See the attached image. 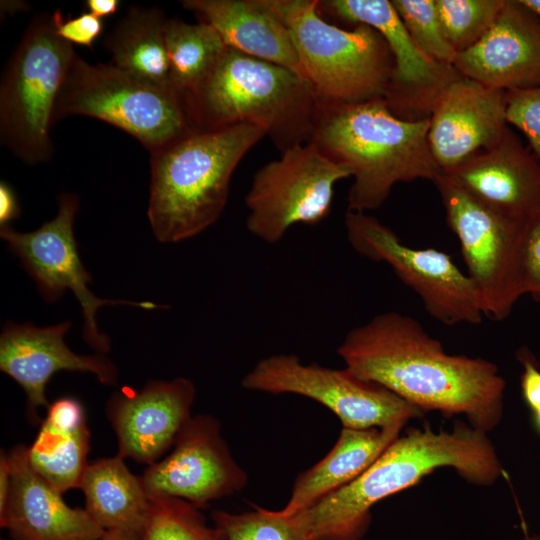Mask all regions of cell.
<instances>
[{"label":"cell","instance_id":"6da1fadb","mask_svg":"<svg viewBox=\"0 0 540 540\" xmlns=\"http://www.w3.org/2000/svg\"><path fill=\"white\" fill-rule=\"evenodd\" d=\"M345 367L424 413L463 415L482 432L501 421L506 383L493 362L446 353L414 318L395 312L350 330L337 348Z\"/></svg>","mask_w":540,"mask_h":540},{"label":"cell","instance_id":"7a4b0ae2","mask_svg":"<svg viewBox=\"0 0 540 540\" xmlns=\"http://www.w3.org/2000/svg\"><path fill=\"white\" fill-rule=\"evenodd\" d=\"M440 467H451L465 481L489 486L502 474L487 433L456 421L451 431L410 428L355 480L295 515L306 540H361L371 508L417 484Z\"/></svg>","mask_w":540,"mask_h":540},{"label":"cell","instance_id":"3957f363","mask_svg":"<svg viewBox=\"0 0 540 540\" xmlns=\"http://www.w3.org/2000/svg\"><path fill=\"white\" fill-rule=\"evenodd\" d=\"M429 119L396 117L384 99L358 104L318 102L309 140L353 178L347 211L383 205L400 182L434 180L441 173L428 143Z\"/></svg>","mask_w":540,"mask_h":540},{"label":"cell","instance_id":"277c9868","mask_svg":"<svg viewBox=\"0 0 540 540\" xmlns=\"http://www.w3.org/2000/svg\"><path fill=\"white\" fill-rule=\"evenodd\" d=\"M265 136L260 127L242 123L195 130L150 153L147 215L156 239L177 243L214 224L227 204L235 169Z\"/></svg>","mask_w":540,"mask_h":540},{"label":"cell","instance_id":"5b68a950","mask_svg":"<svg viewBox=\"0 0 540 540\" xmlns=\"http://www.w3.org/2000/svg\"><path fill=\"white\" fill-rule=\"evenodd\" d=\"M189 96L198 130L253 124L281 153L309 142L318 107L301 74L229 47Z\"/></svg>","mask_w":540,"mask_h":540},{"label":"cell","instance_id":"8992f818","mask_svg":"<svg viewBox=\"0 0 540 540\" xmlns=\"http://www.w3.org/2000/svg\"><path fill=\"white\" fill-rule=\"evenodd\" d=\"M286 24L302 76L318 102L358 104L384 99L394 71L382 35L359 24L343 29L321 16L318 0H268Z\"/></svg>","mask_w":540,"mask_h":540},{"label":"cell","instance_id":"52a82bcc","mask_svg":"<svg viewBox=\"0 0 540 540\" xmlns=\"http://www.w3.org/2000/svg\"><path fill=\"white\" fill-rule=\"evenodd\" d=\"M72 115L113 125L150 153L198 130L188 94L138 79L111 63L90 64L77 54L58 94L53 125Z\"/></svg>","mask_w":540,"mask_h":540},{"label":"cell","instance_id":"ba28073f","mask_svg":"<svg viewBox=\"0 0 540 540\" xmlns=\"http://www.w3.org/2000/svg\"><path fill=\"white\" fill-rule=\"evenodd\" d=\"M76 52L59 37L53 12L36 14L11 54L0 82V140L28 165L50 160L54 106Z\"/></svg>","mask_w":540,"mask_h":540},{"label":"cell","instance_id":"9c48e42d","mask_svg":"<svg viewBox=\"0 0 540 540\" xmlns=\"http://www.w3.org/2000/svg\"><path fill=\"white\" fill-rule=\"evenodd\" d=\"M433 183L441 196L446 222L459 240L484 316L506 319L523 295L520 254L525 220L492 210L441 173Z\"/></svg>","mask_w":540,"mask_h":540},{"label":"cell","instance_id":"30bf717a","mask_svg":"<svg viewBox=\"0 0 540 540\" xmlns=\"http://www.w3.org/2000/svg\"><path fill=\"white\" fill-rule=\"evenodd\" d=\"M350 171L312 143L294 146L260 167L245 195L246 227L268 244L296 224L316 225L330 213L335 186Z\"/></svg>","mask_w":540,"mask_h":540},{"label":"cell","instance_id":"8fae6325","mask_svg":"<svg viewBox=\"0 0 540 540\" xmlns=\"http://www.w3.org/2000/svg\"><path fill=\"white\" fill-rule=\"evenodd\" d=\"M241 384L248 390L310 398L331 410L346 428L406 425L410 419L424 414L386 387L361 378L346 367L305 364L295 354L261 359Z\"/></svg>","mask_w":540,"mask_h":540},{"label":"cell","instance_id":"7c38bea8","mask_svg":"<svg viewBox=\"0 0 540 540\" xmlns=\"http://www.w3.org/2000/svg\"><path fill=\"white\" fill-rule=\"evenodd\" d=\"M344 223L352 248L388 264L434 319L447 326L482 321L484 314L472 281L448 254L405 245L391 228L368 213L347 211Z\"/></svg>","mask_w":540,"mask_h":540},{"label":"cell","instance_id":"4fadbf2b","mask_svg":"<svg viewBox=\"0 0 540 540\" xmlns=\"http://www.w3.org/2000/svg\"><path fill=\"white\" fill-rule=\"evenodd\" d=\"M79 209V197L62 193L58 197L57 215L31 232L21 233L10 226L2 227L1 238L19 257L22 267L35 280L46 302H55L71 290L81 305L83 338L98 353L110 350L109 338L98 330L95 314L102 305L127 304L142 309L163 308L150 301L133 302L96 297L88 288L91 275L84 268L74 237L73 223Z\"/></svg>","mask_w":540,"mask_h":540},{"label":"cell","instance_id":"5bb4252c","mask_svg":"<svg viewBox=\"0 0 540 540\" xmlns=\"http://www.w3.org/2000/svg\"><path fill=\"white\" fill-rule=\"evenodd\" d=\"M149 498L172 497L199 508L242 491L248 482L222 437L221 423L210 414L192 415L168 455L141 476Z\"/></svg>","mask_w":540,"mask_h":540},{"label":"cell","instance_id":"9a60e30c","mask_svg":"<svg viewBox=\"0 0 540 540\" xmlns=\"http://www.w3.org/2000/svg\"><path fill=\"white\" fill-rule=\"evenodd\" d=\"M318 10L350 24L370 26L382 35L394 59L384 100L400 119H429L439 95L461 76L454 66L438 63L420 50L389 0H318Z\"/></svg>","mask_w":540,"mask_h":540},{"label":"cell","instance_id":"2e32d148","mask_svg":"<svg viewBox=\"0 0 540 540\" xmlns=\"http://www.w3.org/2000/svg\"><path fill=\"white\" fill-rule=\"evenodd\" d=\"M71 322L47 327L7 322L0 335V370L26 394V415L31 424L40 421L39 409H47L46 387L59 371L89 372L105 385H116L118 370L105 355H79L64 341Z\"/></svg>","mask_w":540,"mask_h":540},{"label":"cell","instance_id":"e0dca14e","mask_svg":"<svg viewBox=\"0 0 540 540\" xmlns=\"http://www.w3.org/2000/svg\"><path fill=\"white\" fill-rule=\"evenodd\" d=\"M195 396L193 382L184 377L115 391L106 414L117 437V454L148 465L160 460L192 416Z\"/></svg>","mask_w":540,"mask_h":540},{"label":"cell","instance_id":"ac0fdd59","mask_svg":"<svg viewBox=\"0 0 540 540\" xmlns=\"http://www.w3.org/2000/svg\"><path fill=\"white\" fill-rule=\"evenodd\" d=\"M506 92L459 76L437 98L428 143L441 172L494 145L508 130Z\"/></svg>","mask_w":540,"mask_h":540},{"label":"cell","instance_id":"d6986e66","mask_svg":"<svg viewBox=\"0 0 540 540\" xmlns=\"http://www.w3.org/2000/svg\"><path fill=\"white\" fill-rule=\"evenodd\" d=\"M467 78L505 92L540 86V17L522 0H505L495 23L454 62Z\"/></svg>","mask_w":540,"mask_h":540},{"label":"cell","instance_id":"ffe728a7","mask_svg":"<svg viewBox=\"0 0 540 540\" xmlns=\"http://www.w3.org/2000/svg\"><path fill=\"white\" fill-rule=\"evenodd\" d=\"M441 174L505 216L526 220L540 209V159L509 128L494 145Z\"/></svg>","mask_w":540,"mask_h":540},{"label":"cell","instance_id":"44dd1931","mask_svg":"<svg viewBox=\"0 0 540 540\" xmlns=\"http://www.w3.org/2000/svg\"><path fill=\"white\" fill-rule=\"evenodd\" d=\"M27 446L9 452L11 488L0 526L14 540H96L102 529L82 508H73L62 493L29 465Z\"/></svg>","mask_w":540,"mask_h":540},{"label":"cell","instance_id":"7402d4cb","mask_svg":"<svg viewBox=\"0 0 540 540\" xmlns=\"http://www.w3.org/2000/svg\"><path fill=\"white\" fill-rule=\"evenodd\" d=\"M181 5L211 25L227 47L302 75L290 32L268 0H183Z\"/></svg>","mask_w":540,"mask_h":540},{"label":"cell","instance_id":"603a6c76","mask_svg":"<svg viewBox=\"0 0 540 540\" xmlns=\"http://www.w3.org/2000/svg\"><path fill=\"white\" fill-rule=\"evenodd\" d=\"M89 448L85 409L77 398L63 396L47 407L26 454L31 468L63 494L79 488Z\"/></svg>","mask_w":540,"mask_h":540},{"label":"cell","instance_id":"cb8c5ba5","mask_svg":"<svg viewBox=\"0 0 540 540\" xmlns=\"http://www.w3.org/2000/svg\"><path fill=\"white\" fill-rule=\"evenodd\" d=\"M404 426L343 427L331 450L295 478L290 498L281 512L293 515L355 480L400 436Z\"/></svg>","mask_w":540,"mask_h":540},{"label":"cell","instance_id":"d4e9b609","mask_svg":"<svg viewBox=\"0 0 540 540\" xmlns=\"http://www.w3.org/2000/svg\"><path fill=\"white\" fill-rule=\"evenodd\" d=\"M116 454L88 463L79 489L85 510L105 531H120L138 539L145 525L150 498L141 476L134 475Z\"/></svg>","mask_w":540,"mask_h":540},{"label":"cell","instance_id":"484cf974","mask_svg":"<svg viewBox=\"0 0 540 540\" xmlns=\"http://www.w3.org/2000/svg\"><path fill=\"white\" fill-rule=\"evenodd\" d=\"M165 12L156 7L131 6L103 40L111 64L151 84L174 88L165 40Z\"/></svg>","mask_w":540,"mask_h":540},{"label":"cell","instance_id":"4316f807","mask_svg":"<svg viewBox=\"0 0 540 540\" xmlns=\"http://www.w3.org/2000/svg\"><path fill=\"white\" fill-rule=\"evenodd\" d=\"M165 40L171 85L188 95L206 79L227 48L211 25L174 18L166 21Z\"/></svg>","mask_w":540,"mask_h":540},{"label":"cell","instance_id":"83f0119b","mask_svg":"<svg viewBox=\"0 0 540 540\" xmlns=\"http://www.w3.org/2000/svg\"><path fill=\"white\" fill-rule=\"evenodd\" d=\"M200 509L182 499L150 498L149 513L137 540H223Z\"/></svg>","mask_w":540,"mask_h":540},{"label":"cell","instance_id":"f1b7e54d","mask_svg":"<svg viewBox=\"0 0 540 540\" xmlns=\"http://www.w3.org/2000/svg\"><path fill=\"white\" fill-rule=\"evenodd\" d=\"M446 39L457 55L476 45L490 30L505 0H435Z\"/></svg>","mask_w":540,"mask_h":540},{"label":"cell","instance_id":"f546056e","mask_svg":"<svg viewBox=\"0 0 540 540\" xmlns=\"http://www.w3.org/2000/svg\"><path fill=\"white\" fill-rule=\"evenodd\" d=\"M213 525L223 540H306L295 515L259 506L243 513L214 510Z\"/></svg>","mask_w":540,"mask_h":540},{"label":"cell","instance_id":"4dcf8cb0","mask_svg":"<svg viewBox=\"0 0 540 540\" xmlns=\"http://www.w3.org/2000/svg\"><path fill=\"white\" fill-rule=\"evenodd\" d=\"M404 27L432 60L454 66L457 53L446 39L435 0H391Z\"/></svg>","mask_w":540,"mask_h":540},{"label":"cell","instance_id":"1f68e13d","mask_svg":"<svg viewBox=\"0 0 540 540\" xmlns=\"http://www.w3.org/2000/svg\"><path fill=\"white\" fill-rule=\"evenodd\" d=\"M506 119L520 130L540 159V86L506 92Z\"/></svg>","mask_w":540,"mask_h":540},{"label":"cell","instance_id":"d6a6232c","mask_svg":"<svg viewBox=\"0 0 540 540\" xmlns=\"http://www.w3.org/2000/svg\"><path fill=\"white\" fill-rule=\"evenodd\" d=\"M520 282L522 293L529 294L540 303V209L524 223L521 254Z\"/></svg>","mask_w":540,"mask_h":540},{"label":"cell","instance_id":"836d02e7","mask_svg":"<svg viewBox=\"0 0 540 540\" xmlns=\"http://www.w3.org/2000/svg\"><path fill=\"white\" fill-rule=\"evenodd\" d=\"M55 30L59 37L71 44L87 46L93 49L95 40L102 34L104 24L101 18L89 12L77 17L64 18L61 11H53Z\"/></svg>","mask_w":540,"mask_h":540},{"label":"cell","instance_id":"e575fe53","mask_svg":"<svg viewBox=\"0 0 540 540\" xmlns=\"http://www.w3.org/2000/svg\"><path fill=\"white\" fill-rule=\"evenodd\" d=\"M518 359L523 365L520 384L523 398L532 412L540 409V370L526 349L518 352Z\"/></svg>","mask_w":540,"mask_h":540},{"label":"cell","instance_id":"d590c367","mask_svg":"<svg viewBox=\"0 0 540 540\" xmlns=\"http://www.w3.org/2000/svg\"><path fill=\"white\" fill-rule=\"evenodd\" d=\"M20 207L13 188L5 181L0 182V225L1 228L19 217Z\"/></svg>","mask_w":540,"mask_h":540},{"label":"cell","instance_id":"8d00e7d4","mask_svg":"<svg viewBox=\"0 0 540 540\" xmlns=\"http://www.w3.org/2000/svg\"><path fill=\"white\" fill-rule=\"evenodd\" d=\"M11 488V466L8 453H0V514L4 512Z\"/></svg>","mask_w":540,"mask_h":540},{"label":"cell","instance_id":"74e56055","mask_svg":"<svg viewBox=\"0 0 540 540\" xmlns=\"http://www.w3.org/2000/svg\"><path fill=\"white\" fill-rule=\"evenodd\" d=\"M88 12L98 18L115 14L120 6L119 0H86L84 2Z\"/></svg>","mask_w":540,"mask_h":540},{"label":"cell","instance_id":"f35d334b","mask_svg":"<svg viewBox=\"0 0 540 540\" xmlns=\"http://www.w3.org/2000/svg\"><path fill=\"white\" fill-rule=\"evenodd\" d=\"M96 540H137V538L120 531H105V533Z\"/></svg>","mask_w":540,"mask_h":540},{"label":"cell","instance_id":"ab89813d","mask_svg":"<svg viewBox=\"0 0 540 540\" xmlns=\"http://www.w3.org/2000/svg\"><path fill=\"white\" fill-rule=\"evenodd\" d=\"M534 13L540 17V0H522Z\"/></svg>","mask_w":540,"mask_h":540},{"label":"cell","instance_id":"60d3db41","mask_svg":"<svg viewBox=\"0 0 540 540\" xmlns=\"http://www.w3.org/2000/svg\"><path fill=\"white\" fill-rule=\"evenodd\" d=\"M533 413V421L536 429L540 432V409Z\"/></svg>","mask_w":540,"mask_h":540},{"label":"cell","instance_id":"b9f144b4","mask_svg":"<svg viewBox=\"0 0 540 540\" xmlns=\"http://www.w3.org/2000/svg\"><path fill=\"white\" fill-rule=\"evenodd\" d=\"M523 540H540V536L539 535H532V536L526 535Z\"/></svg>","mask_w":540,"mask_h":540},{"label":"cell","instance_id":"7bdbcfd3","mask_svg":"<svg viewBox=\"0 0 540 540\" xmlns=\"http://www.w3.org/2000/svg\"><path fill=\"white\" fill-rule=\"evenodd\" d=\"M1 540H3V539H1Z\"/></svg>","mask_w":540,"mask_h":540}]
</instances>
